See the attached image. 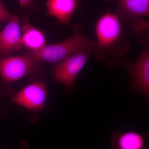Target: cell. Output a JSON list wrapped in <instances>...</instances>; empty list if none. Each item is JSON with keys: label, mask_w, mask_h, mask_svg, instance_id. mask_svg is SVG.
<instances>
[{"label": "cell", "mask_w": 149, "mask_h": 149, "mask_svg": "<svg viewBox=\"0 0 149 149\" xmlns=\"http://www.w3.org/2000/svg\"><path fill=\"white\" fill-rule=\"evenodd\" d=\"M95 32L97 40L90 53L97 59L107 60L110 68H114L130 45L121 19L118 14H104L96 23Z\"/></svg>", "instance_id": "cell-1"}, {"label": "cell", "mask_w": 149, "mask_h": 149, "mask_svg": "<svg viewBox=\"0 0 149 149\" xmlns=\"http://www.w3.org/2000/svg\"><path fill=\"white\" fill-rule=\"evenodd\" d=\"M83 28L81 24H77L74 27V34L67 40L57 44L45 46L38 52L29 51L24 55L36 62L44 61L56 63L79 52L88 51L90 53L95 42L83 33Z\"/></svg>", "instance_id": "cell-2"}, {"label": "cell", "mask_w": 149, "mask_h": 149, "mask_svg": "<svg viewBox=\"0 0 149 149\" xmlns=\"http://www.w3.org/2000/svg\"><path fill=\"white\" fill-rule=\"evenodd\" d=\"M90 54L88 51H83L68 56L59 61L53 70L52 75L54 80L63 84L68 91H72L76 77L85 66Z\"/></svg>", "instance_id": "cell-3"}, {"label": "cell", "mask_w": 149, "mask_h": 149, "mask_svg": "<svg viewBox=\"0 0 149 149\" xmlns=\"http://www.w3.org/2000/svg\"><path fill=\"white\" fill-rule=\"evenodd\" d=\"M130 80L131 91L139 93L146 100L149 97V49L146 43L137 60L125 63Z\"/></svg>", "instance_id": "cell-4"}, {"label": "cell", "mask_w": 149, "mask_h": 149, "mask_svg": "<svg viewBox=\"0 0 149 149\" xmlns=\"http://www.w3.org/2000/svg\"><path fill=\"white\" fill-rule=\"evenodd\" d=\"M47 96V85L38 80L27 85L11 98L12 101L29 111L39 113L46 108Z\"/></svg>", "instance_id": "cell-5"}, {"label": "cell", "mask_w": 149, "mask_h": 149, "mask_svg": "<svg viewBox=\"0 0 149 149\" xmlns=\"http://www.w3.org/2000/svg\"><path fill=\"white\" fill-rule=\"evenodd\" d=\"M36 62L25 56L0 57V75L6 83H11L27 75Z\"/></svg>", "instance_id": "cell-6"}, {"label": "cell", "mask_w": 149, "mask_h": 149, "mask_svg": "<svg viewBox=\"0 0 149 149\" xmlns=\"http://www.w3.org/2000/svg\"><path fill=\"white\" fill-rule=\"evenodd\" d=\"M21 37L19 18L15 15L0 31V56L6 57L20 51L22 47Z\"/></svg>", "instance_id": "cell-7"}, {"label": "cell", "mask_w": 149, "mask_h": 149, "mask_svg": "<svg viewBox=\"0 0 149 149\" xmlns=\"http://www.w3.org/2000/svg\"><path fill=\"white\" fill-rule=\"evenodd\" d=\"M147 137L134 130L117 131L111 136V149H148Z\"/></svg>", "instance_id": "cell-8"}, {"label": "cell", "mask_w": 149, "mask_h": 149, "mask_svg": "<svg viewBox=\"0 0 149 149\" xmlns=\"http://www.w3.org/2000/svg\"><path fill=\"white\" fill-rule=\"evenodd\" d=\"M80 0H46L45 4L49 15L55 17L60 24H69L70 20Z\"/></svg>", "instance_id": "cell-9"}, {"label": "cell", "mask_w": 149, "mask_h": 149, "mask_svg": "<svg viewBox=\"0 0 149 149\" xmlns=\"http://www.w3.org/2000/svg\"><path fill=\"white\" fill-rule=\"evenodd\" d=\"M121 15L128 21L149 13V0H116Z\"/></svg>", "instance_id": "cell-10"}, {"label": "cell", "mask_w": 149, "mask_h": 149, "mask_svg": "<svg viewBox=\"0 0 149 149\" xmlns=\"http://www.w3.org/2000/svg\"><path fill=\"white\" fill-rule=\"evenodd\" d=\"M22 29V46L29 51L36 52L41 50L46 46L45 37L40 30L29 24H25Z\"/></svg>", "instance_id": "cell-11"}, {"label": "cell", "mask_w": 149, "mask_h": 149, "mask_svg": "<svg viewBox=\"0 0 149 149\" xmlns=\"http://www.w3.org/2000/svg\"><path fill=\"white\" fill-rule=\"evenodd\" d=\"M14 15L6 8L2 0H0V22L9 21Z\"/></svg>", "instance_id": "cell-12"}, {"label": "cell", "mask_w": 149, "mask_h": 149, "mask_svg": "<svg viewBox=\"0 0 149 149\" xmlns=\"http://www.w3.org/2000/svg\"><path fill=\"white\" fill-rule=\"evenodd\" d=\"M20 6L22 8H31L35 4V0H18Z\"/></svg>", "instance_id": "cell-13"}, {"label": "cell", "mask_w": 149, "mask_h": 149, "mask_svg": "<svg viewBox=\"0 0 149 149\" xmlns=\"http://www.w3.org/2000/svg\"><path fill=\"white\" fill-rule=\"evenodd\" d=\"M19 149H29V148L27 142L24 141H22Z\"/></svg>", "instance_id": "cell-14"}]
</instances>
